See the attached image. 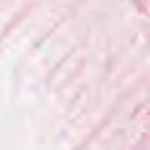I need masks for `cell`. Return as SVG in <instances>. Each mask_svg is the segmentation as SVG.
Here are the masks:
<instances>
[]
</instances>
